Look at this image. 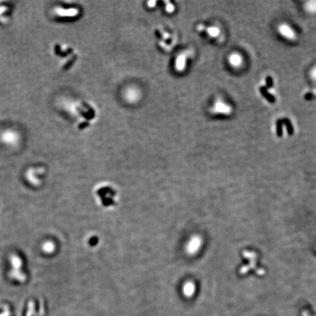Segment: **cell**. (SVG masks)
Returning a JSON list of instances; mask_svg holds the SVG:
<instances>
[{
	"label": "cell",
	"instance_id": "cell-1",
	"mask_svg": "<svg viewBox=\"0 0 316 316\" xmlns=\"http://www.w3.org/2000/svg\"><path fill=\"white\" fill-rule=\"evenodd\" d=\"M278 32H279L280 34L282 37H284L285 38L288 40H295L296 39V33L291 29V27L288 26V24H280L278 26Z\"/></svg>",
	"mask_w": 316,
	"mask_h": 316
},
{
	"label": "cell",
	"instance_id": "cell-2",
	"mask_svg": "<svg viewBox=\"0 0 316 316\" xmlns=\"http://www.w3.org/2000/svg\"><path fill=\"white\" fill-rule=\"evenodd\" d=\"M213 112L218 114L230 115L232 113V108L231 106L225 104L223 101L217 100V101L215 102L214 107H213Z\"/></svg>",
	"mask_w": 316,
	"mask_h": 316
},
{
	"label": "cell",
	"instance_id": "cell-3",
	"mask_svg": "<svg viewBox=\"0 0 316 316\" xmlns=\"http://www.w3.org/2000/svg\"><path fill=\"white\" fill-rule=\"evenodd\" d=\"M229 61L232 67L237 68L242 65V62H243V59H242V56L239 55L238 54L234 53L230 55Z\"/></svg>",
	"mask_w": 316,
	"mask_h": 316
},
{
	"label": "cell",
	"instance_id": "cell-4",
	"mask_svg": "<svg viewBox=\"0 0 316 316\" xmlns=\"http://www.w3.org/2000/svg\"><path fill=\"white\" fill-rule=\"evenodd\" d=\"M260 92L261 95L263 96V97L266 98L271 103H274L275 102V98L274 97L273 95H271L269 92L267 91V89L265 87H261L260 88Z\"/></svg>",
	"mask_w": 316,
	"mask_h": 316
},
{
	"label": "cell",
	"instance_id": "cell-5",
	"mask_svg": "<svg viewBox=\"0 0 316 316\" xmlns=\"http://www.w3.org/2000/svg\"><path fill=\"white\" fill-rule=\"evenodd\" d=\"M304 9L309 13H315L316 12V1H309L305 4Z\"/></svg>",
	"mask_w": 316,
	"mask_h": 316
},
{
	"label": "cell",
	"instance_id": "cell-6",
	"mask_svg": "<svg viewBox=\"0 0 316 316\" xmlns=\"http://www.w3.org/2000/svg\"><path fill=\"white\" fill-rule=\"evenodd\" d=\"M282 123L285 125L286 127H287V131L288 134L290 135H291L293 133H294V127H293L291 123H290V120L288 119H282Z\"/></svg>",
	"mask_w": 316,
	"mask_h": 316
},
{
	"label": "cell",
	"instance_id": "cell-7",
	"mask_svg": "<svg viewBox=\"0 0 316 316\" xmlns=\"http://www.w3.org/2000/svg\"><path fill=\"white\" fill-rule=\"evenodd\" d=\"M209 35L213 37H217L219 34V29L217 27H210L208 29Z\"/></svg>",
	"mask_w": 316,
	"mask_h": 316
},
{
	"label": "cell",
	"instance_id": "cell-8",
	"mask_svg": "<svg viewBox=\"0 0 316 316\" xmlns=\"http://www.w3.org/2000/svg\"><path fill=\"white\" fill-rule=\"evenodd\" d=\"M282 121L280 119V120H278L277 122V135L278 137H281L282 134Z\"/></svg>",
	"mask_w": 316,
	"mask_h": 316
},
{
	"label": "cell",
	"instance_id": "cell-9",
	"mask_svg": "<svg viewBox=\"0 0 316 316\" xmlns=\"http://www.w3.org/2000/svg\"><path fill=\"white\" fill-rule=\"evenodd\" d=\"M54 244H52L51 242H47V243H45L43 246L44 250L48 252H51L52 250H54Z\"/></svg>",
	"mask_w": 316,
	"mask_h": 316
},
{
	"label": "cell",
	"instance_id": "cell-10",
	"mask_svg": "<svg viewBox=\"0 0 316 316\" xmlns=\"http://www.w3.org/2000/svg\"><path fill=\"white\" fill-rule=\"evenodd\" d=\"M12 262L13 266H15L16 269H18L21 266V262L17 257H12Z\"/></svg>",
	"mask_w": 316,
	"mask_h": 316
},
{
	"label": "cell",
	"instance_id": "cell-11",
	"mask_svg": "<svg viewBox=\"0 0 316 316\" xmlns=\"http://www.w3.org/2000/svg\"><path fill=\"white\" fill-rule=\"evenodd\" d=\"M266 85L267 87L271 88L273 86V79L271 76H268L266 78Z\"/></svg>",
	"mask_w": 316,
	"mask_h": 316
},
{
	"label": "cell",
	"instance_id": "cell-12",
	"mask_svg": "<svg viewBox=\"0 0 316 316\" xmlns=\"http://www.w3.org/2000/svg\"><path fill=\"white\" fill-rule=\"evenodd\" d=\"M310 76H311L312 78L316 81V67H315V68H314L313 70H311Z\"/></svg>",
	"mask_w": 316,
	"mask_h": 316
},
{
	"label": "cell",
	"instance_id": "cell-13",
	"mask_svg": "<svg viewBox=\"0 0 316 316\" xmlns=\"http://www.w3.org/2000/svg\"><path fill=\"white\" fill-rule=\"evenodd\" d=\"M302 316H311V315H309V314H308V313H307V311H305V312H304V313H302Z\"/></svg>",
	"mask_w": 316,
	"mask_h": 316
}]
</instances>
